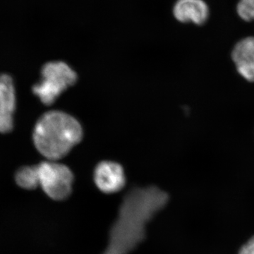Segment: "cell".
<instances>
[{"mask_svg": "<svg viewBox=\"0 0 254 254\" xmlns=\"http://www.w3.org/2000/svg\"><path fill=\"white\" fill-rule=\"evenodd\" d=\"M16 108V93L12 78L7 74H0V133L12 130Z\"/></svg>", "mask_w": 254, "mask_h": 254, "instance_id": "obj_6", "label": "cell"}, {"mask_svg": "<svg viewBox=\"0 0 254 254\" xmlns=\"http://www.w3.org/2000/svg\"><path fill=\"white\" fill-rule=\"evenodd\" d=\"M83 129L73 117L61 111L48 112L38 120L33 131V142L41 154L57 161L81 141Z\"/></svg>", "mask_w": 254, "mask_h": 254, "instance_id": "obj_2", "label": "cell"}, {"mask_svg": "<svg viewBox=\"0 0 254 254\" xmlns=\"http://www.w3.org/2000/svg\"><path fill=\"white\" fill-rule=\"evenodd\" d=\"M239 254H254V237L242 247Z\"/></svg>", "mask_w": 254, "mask_h": 254, "instance_id": "obj_11", "label": "cell"}, {"mask_svg": "<svg viewBox=\"0 0 254 254\" xmlns=\"http://www.w3.org/2000/svg\"><path fill=\"white\" fill-rule=\"evenodd\" d=\"M94 181L97 187L105 193L120 191L126 183L124 169L120 164L112 161L101 162L94 171Z\"/></svg>", "mask_w": 254, "mask_h": 254, "instance_id": "obj_5", "label": "cell"}, {"mask_svg": "<svg viewBox=\"0 0 254 254\" xmlns=\"http://www.w3.org/2000/svg\"><path fill=\"white\" fill-rule=\"evenodd\" d=\"M237 13L247 21L254 20V0H240L237 4Z\"/></svg>", "mask_w": 254, "mask_h": 254, "instance_id": "obj_10", "label": "cell"}, {"mask_svg": "<svg viewBox=\"0 0 254 254\" xmlns=\"http://www.w3.org/2000/svg\"><path fill=\"white\" fill-rule=\"evenodd\" d=\"M16 184L27 190H33L40 187L38 166H25L16 172L15 175Z\"/></svg>", "mask_w": 254, "mask_h": 254, "instance_id": "obj_9", "label": "cell"}, {"mask_svg": "<svg viewBox=\"0 0 254 254\" xmlns=\"http://www.w3.org/2000/svg\"><path fill=\"white\" fill-rule=\"evenodd\" d=\"M232 58L238 72L247 81L254 82V38L249 37L234 48Z\"/></svg>", "mask_w": 254, "mask_h": 254, "instance_id": "obj_8", "label": "cell"}, {"mask_svg": "<svg viewBox=\"0 0 254 254\" xmlns=\"http://www.w3.org/2000/svg\"><path fill=\"white\" fill-rule=\"evenodd\" d=\"M168 193L156 187L135 188L125 195L103 254H128L145 238L148 222L168 203Z\"/></svg>", "mask_w": 254, "mask_h": 254, "instance_id": "obj_1", "label": "cell"}, {"mask_svg": "<svg viewBox=\"0 0 254 254\" xmlns=\"http://www.w3.org/2000/svg\"><path fill=\"white\" fill-rule=\"evenodd\" d=\"M41 81L33 87V92L43 104H53L58 97L77 81V74L63 62H52L43 66Z\"/></svg>", "mask_w": 254, "mask_h": 254, "instance_id": "obj_3", "label": "cell"}, {"mask_svg": "<svg viewBox=\"0 0 254 254\" xmlns=\"http://www.w3.org/2000/svg\"><path fill=\"white\" fill-rule=\"evenodd\" d=\"M38 166L40 187L50 198L66 199L72 191L73 175L66 165L56 161H44Z\"/></svg>", "mask_w": 254, "mask_h": 254, "instance_id": "obj_4", "label": "cell"}, {"mask_svg": "<svg viewBox=\"0 0 254 254\" xmlns=\"http://www.w3.org/2000/svg\"><path fill=\"white\" fill-rule=\"evenodd\" d=\"M173 14L180 22L202 25L208 19L209 9L203 0H177Z\"/></svg>", "mask_w": 254, "mask_h": 254, "instance_id": "obj_7", "label": "cell"}]
</instances>
